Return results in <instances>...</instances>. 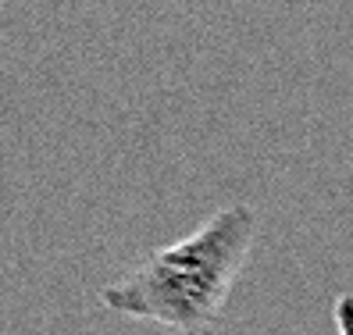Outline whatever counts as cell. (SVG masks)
<instances>
[{"instance_id": "1", "label": "cell", "mask_w": 353, "mask_h": 335, "mask_svg": "<svg viewBox=\"0 0 353 335\" xmlns=\"http://www.w3.org/2000/svg\"><path fill=\"white\" fill-rule=\"evenodd\" d=\"M261 236L250 203H228L200 228L136 264L125 278L103 285L108 310L150 321L175 335H203L232 300V289Z\"/></svg>"}, {"instance_id": "2", "label": "cell", "mask_w": 353, "mask_h": 335, "mask_svg": "<svg viewBox=\"0 0 353 335\" xmlns=\"http://www.w3.org/2000/svg\"><path fill=\"white\" fill-rule=\"evenodd\" d=\"M332 321H336V335H353V292H339L336 296Z\"/></svg>"}]
</instances>
